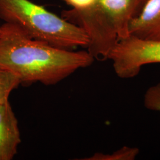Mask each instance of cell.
Listing matches in <instances>:
<instances>
[{
  "instance_id": "obj_1",
  "label": "cell",
  "mask_w": 160,
  "mask_h": 160,
  "mask_svg": "<svg viewBox=\"0 0 160 160\" xmlns=\"http://www.w3.org/2000/svg\"><path fill=\"white\" fill-rule=\"evenodd\" d=\"M94 60L87 50L59 48L30 38L15 24L1 25L0 67L17 75L24 86L55 85Z\"/></svg>"
},
{
  "instance_id": "obj_2",
  "label": "cell",
  "mask_w": 160,
  "mask_h": 160,
  "mask_svg": "<svg viewBox=\"0 0 160 160\" xmlns=\"http://www.w3.org/2000/svg\"><path fill=\"white\" fill-rule=\"evenodd\" d=\"M0 18L30 38L59 48H87L89 43L82 29L30 0H0Z\"/></svg>"
},
{
  "instance_id": "obj_3",
  "label": "cell",
  "mask_w": 160,
  "mask_h": 160,
  "mask_svg": "<svg viewBox=\"0 0 160 160\" xmlns=\"http://www.w3.org/2000/svg\"><path fill=\"white\" fill-rule=\"evenodd\" d=\"M114 72L122 79L137 77L145 65L160 63V40L129 36L119 39L109 53Z\"/></svg>"
},
{
  "instance_id": "obj_4",
  "label": "cell",
  "mask_w": 160,
  "mask_h": 160,
  "mask_svg": "<svg viewBox=\"0 0 160 160\" xmlns=\"http://www.w3.org/2000/svg\"><path fill=\"white\" fill-rule=\"evenodd\" d=\"M148 0H97L94 7L96 17L113 28L118 40L129 36V26L138 16Z\"/></svg>"
},
{
  "instance_id": "obj_5",
  "label": "cell",
  "mask_w": 160,
  "mask_h": 160,
  "mask_svg": "<svg viewBox=\"0 0 160 160\" xmlns=\"http://www.w3.org/2000/svg\"><path fill=\"white\" fill-rule=\"evenodd\" d=\"M18 121L9 102L0 104V160H12L21 143Z\"/></svg>"
},
{
  "instance_id": "obj_6",
  "label": "cell",
  "mask_w": 160,
  "mask_h": 160,
  "mask_svg": "<svg viewBox=\"0 0 160 160\" xmlns=\"http://www.w3.org/2000/svg\"><path fill=\"white\" fill-rule=\"evenodd\" d=\"M130 36L145 40H160V0H148L129 24Z\"/></svg>"
},
{
  "instance_id": "obj_7",
  "label": "cell",
  "mask_w": 160,
  "mask_h": 160,
  "mask_svg": "<svg viewBox=\"0 0 160 160\" xmlns=\"http://www.w3.org/2000/svg\"><path fill=\"white\" fill-rule=\"evenodd\" d=\"M20 85L21 82L17 75L0 67V104L8 102L11 92Z\"/></svg>"
},
{
  "instance_id": "obj_8",
  "label": "cell",
  "mask_w": 160,
  "mask_h": 160,
  "mask_svg": "<svg viewBox=\"0 0 160 160\" xmlns=\"http://www.w3.org/2000/svg\"><path fill=\"white\" fill-rule=\"evenodd\" d=\"M137 147L124 146L111 154L96 152L91 157L82 158L84 160H134L139 154Z\"/></svg>"
},
{
  "instance_id": "obj_9",
  "label": "cell",
  "mask_w": 160,
  "mask_h": 160,
  "mask_svg": "<svg viewBox=\"0 0 160 160\" xmlns=\"http://www.w3.org/2000/svg\"><path fill=\"white\" fill-rule=\"evenodd\" d=\"M145 108L160 113V82L147 90L143 96Z\"/></svg>"
},
{
  "instance_id": "obj_10",
  "label": "cell",
  "mask_w": 160,
  "mask_h": 160,
  "mask_svg": "<svg viewBox=\"0 0 160 160\" xmlns=\"http://www.w3.org/2000/svg\"><path fill=\"white\" fill-rule=\"evenodd\" d=\"M68 6L72 7L71 9L77 12H83L91 8L97 0H63Z\"/></svg>"
},
{
  "instance_id": "obj_11",
  "label": "cell",
  "mask_w": 160,
  "mask_h": 160,
  "mask_svg": "<svg viewBox=\"0 0 160 160\" xmlns=\"http://www.w3.org/2000/svg\"><path fill=\"white\" fill-rule=\"evenodd\" d=\"M1 25L0 24V30H1Z\"/></svg>"
}]
</instances>
